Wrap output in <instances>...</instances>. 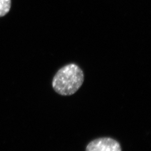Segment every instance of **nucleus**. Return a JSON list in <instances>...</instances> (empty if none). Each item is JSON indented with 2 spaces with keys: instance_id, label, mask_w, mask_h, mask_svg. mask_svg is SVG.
Returning a JSON list of instances; mask_svg holds the SVG:
<instances>
[{
  "instance_id": "nucleus-1",
  "label": "nucleus",
  "mask_w": 151,
  "mask_h": 151,
  "mask_svg": "<svg viewBox=\"0 0 151 151\" xmlns=\"http://www.w3.org/2000/svg\"><path fill=\"white\" fill-rule=\"evenodd\" d=\"M84 81V73L75 63L65 65L58 70L53 78L54 91L62 96H70L77 91Z\"/></svg>"
},
{
  "instance_id": "nucleus-2",
  "label": "nucleus",
  "mask_w": 151,
  "mask_h": 151,
  "mask_svg": "<svg viewBox=\"0 0 151 151\" xmlns=\"http://www.w3.org/2000/svg\"><path fill=\"white\" fill-rule=\"evenodd\" d=\"M86 151H122L117 140L111 138H100L92 140L87 146Z\"/></svg>"
},
{
  "instance_id": "nucleus-3",
  "label": "nucleus",
  "mask_w": 151,
  "mask_h": 151,
  "mask_svg": "<svg viewBox=\"0 0 151 151\" xmlns=\"http://www.w3.org/2000/svg\"><path fill=\"white\" fill-rule=\"evenodd\" d=\"M11 0H0V17L5 16L10 10Z\"/></svg>"
}]
</instances>
